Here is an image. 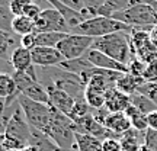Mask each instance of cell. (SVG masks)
<instances>
[{
    "mask_svg": "<svg viewBox=\"0 0 157 151\" xmlns=\"http://www.w3.org/2000/svg\"><path fill=\"white\" fill-rule=\"evenodd\" d=\"M138 151H153V150H150L147 145H144V144H143V145L140 147V150H138Z\"/></svg>",
    "mask_w": 157,
    "mask_h": 151,
    "instance_id": "8d00e7d4",
    "label": "cell"
},
{
    "mask_svg": "<svg viewBox=\"0 0 157 151\" xmlns=\"http://www.w3.org/2000/svg\"><path fill=\"white\" fill-rule=\"evenodd\" d=\"M93 38L77 34H67V36L57 45V50L63 54L66 61H73L86 55V52L92 48Z\"/></svg>",
    "mask_w": 157,
    "mask_h": 151,
    "instance_id": "52a82bcc",
    "label": "cell"
},
{
    "mask_svg": "<svg viewBox=\"0 0 157 151\" xmlns=\"http://www.w3.org/2000/svg\"><path fill=\"white\" fill-rule=\"evenodd\" d=\"M19 105L22 108L23 115L26 118L28 123L32 129H36L39 132H47L50 126L51 118H52V106L47 103H39V102L31 100L25 96H19Z\"/></svg>",
    "mask_w": 157,
    "mask_h": 151,
    "instance_id": "5b68a950",
    "label": "cell"
},
{
    "mask_svg": "<svg viewBox=\"0 0 157 151\" xmlns=\"http://www.w3.org/2000/svg\"><path fill=\"white\" fill-rule=\"evenodd\" d=\"M103 125L117 135H122L132 128V125L129 122L128 116L125 115V112H108L105 119H103Z\"/></svg>",
    "mask_w": 157,
    "mask_h": 151,
    "instance_id": "4fadbf2b",
    "label": "cell"
},
{
    "mask_svg": "<svg viewBox=\"0 0 157 151\" xmlns=\"http://www.w3.org/2000/svg\"><path fill=\"white\" fill-rule=\"evenodd\" d=\"M45 89L48 92L51 106L56 108L58 112L70 116V113H71V111H73V108H74V103H76V99L68 92L57 87L54 84H47Z\"/></svg>",
    "mask_w": 157,
    "mask_h": 151,
    "instance_id": "30bf717a",
    "label": "cell"
},
{
    "mask_svg": "<svg viewBox=\"0 0 157 151\" xmlns=\"http://www.w3.org/2000/svg\"><path fill=\"white\" fill-rule=\"evenodd\" d=\"M67 36L64 32H42L36 34V47H51L57 48V45Z\"/></svg>",
    "mask_w": 157,
    "mask_h": 151,
    "instance_id": "44dd1931",
    "label": "cell"
},
{
    "mask_svg": "<svg viewBox=\"0 0 157 151\" xmlns=\"http://www.w3.org/2000/svg\"><path fill=\"white\" fill-rule=\"evenodd\" d=\"M143 78L146 80L147 83H157V61H153L150 64H147V68Z\"/></svg>",
    "mask_w": 157,
    "mask_h": 151,
    "instance_id": "f1b7e54d",
    "label": "cell"
},
{
    "mask_svg": "<svg viewBox=\"0 0 157 151\" xmlns=\"http://www.w3.org/2000/svg\"><path fill=\"white\" fill-rule=\"evenodd\" d=\"M21 151H39V150L35 145H28V147H25V148H23V150H21Z\"/></svg>",
    "mask_w": 157,
    "mask_h": 151,
    "instance_id": "d590c367",
    "label": "cell"
},
{
    "mask_svg": "<svg viewBox=\"0 0 157 151\" xmlns=\"http://www.w3.org/2000/svg\"><path fill=\"white\" fill-rule=\"evenodd\" d=\"M10 67L15 70V73H25L34 61H32V52L23 47H19L10 57Z\"/></svg>",
    "mask_w": 157,
    "mask_h": 151,
    "instance_id": "9a60e30c",
    "label": "cell"
},
{
    "mask_svg": "<svg viewBox=\"0 0 157 151\" xmlns=\"http://www.w3.org/2000/svg\"><path fill=\"white\" fill-rule=\"evenodd\" d=\"M121 31H127L131 32L132 29L128 25L119 22L113 17H106V16H95L86 19L83 23H80L78 26L71 29L70 34H77V35H84V36H90V38H102L106 35L115 34V32H121Z\"/></svg>",
    "mask_w": 157,
    "mask_h": 151,
    "instance_id": "277c9868",
    "label": "cell"
},
{
    "mask_svg": "<svg viewBox=\"0 0 157 151\" xmlns=\"http://www.w3.org/2000/svg\"><path fill=\"white\" fill-rule=\"evenodd\" d=\"M105 97H106V92H101V90H95L86 87L84 90V100L87 102L92 109H103L105 108Z\"/></svg>",
    "mask_w": 157,
    "mask_h": 151,
    "instance_id": "603a6c76",
    "label": "cell"
},
{
    "mask_svg": "<svg viewBox=\"0 0 157 151\" xmlns=\"http://www.w3.org/2000/svg\"><path fill=\"white\" fill-rule=\"evenodd\" d=\"M63 5H66L67 7L73 9L76 12H80L84 15V0H60Z\"/></svg>",
    "mask_w": 157,
    "mask_h": 151,
    "instance_id": "d6a6232c",
    "label": "cell"
},
{
    "mask_svg": "<svg viewBox=\"0 0 157 151\" xmlns=\"http://www.w3.org/2000/svg\"><path fill=\"white\" fill-rule=\"evenodd\" d=\"M102 151H122L121 141L118 138H109L102 142Z\"/></svg>",
    "mask_w": 157,
    "mask_h": 151,
    "instance_id": "f546056e",
    "label": "cell"
},
{
    "mask_svg": "<svg viewBox=\"0 0 157 151\" xmlns=\"http://www.w3.org/2000/svg\"><path fill=\"white\" fill-rule=\"evenodd\" d=\"M129 100H131V105H134L138 111H141V112L146 113V115L157 111V106L154 105V102L151 99H148L147 96L138 93V92H135L134 95L129 96Z\"/></svg>",
    "mask_w": 157,
    "mask_h": 151,
    "instance_id": "7402d4cb",
    "label": "cell"
},
{
    "mask_svg": "<svg viewBox=\"0 0 157 151\" xmlns=\"http://www.w3.org/2000/svg\"><path fill=\"white\" fill-rule=\"evenodd\" d=\"M132 32V31H131ZM92 48L101 51L108 57H111L117 61L128 66L132 61V51H131V35L127 31L115 32L102 38L93 39Z\"/></svg>",
    "mask_w": 157,
    "mask_h": 151,
    "instance_id": "6da1fadb",
    "label": "cell"
},
{
    "mask_svg": "<svg viewBox=\"0 0 157 151\" xmlns=\"http://www.w3.org/2000/svg\"><path fill=\"white\" fill-rule=\"evenodd\" d=\"M21 47V39L16 34L0 29V58L3 61L10 62V57Z\"/></svg>",
    "mask_w": 157,
    "mask_h": 151,
    "instance_id": "5bb4252c",
    "label": "cell"
},
{
    "mask_svg": "<svg viewBox=\"0 0 157 151\" xmlns=\"http://www.w3.org/2000/svg\"><path fill=\"white\" fill-rule=\"evenodd\" d=\"M41 13H42L41 7H39L36 3L31 2V3L25 7V10H23V16H26V17H29L31 21L36 22V21L39 19V16H41Z\"/></svg>",
    "mask_w": 157,
    "mask_h": 151,
    "instance_id": "83f0119b",
    "label": "cell"
},
{
    "mask_svg": "<svg viewBox=\"0 0 157 151\" xmlns=\"http://www.w3.org/2000/svg\"><path fill=\"white\" fill-rule=\"evenodd\" d=\"M134 2L135 3H140V5H150V6L157 3V0H134Z\"/></svg>",
    "mask_w": 157,
    "mask_h": 151,
    "instance_id": "e575fe53",
    "label": "cell"
},
{
    "mask_svg": "<svg viewBox=\"0 0 157 151\" xmlns=\"http://www.w3.org/2000/svg\"><path fill=\"white\" fill-rule=\"evenodd\" d=\"M135 5L134 0H106L103 5L98 9L96 12V16H106V17H112L115 13L121 10H125L127 7Z\"/></svg>",
    "mask_w": 157,
    "mask_h": 151,
    "instance_id": "2e32d148",
    "label": "cell"
},
{
    "mask_svg": "<svg viewBox=\"0 0 157 151\" xmlns=\"http://www.w3.org/2000/svg\"><path fill=\"white\" fill-rule=\"evenodd\" d=\"M106 0H84V16L86 19L96 16V12Z\"/></svg>",
    "mask_w": 157,
    "mask_h": 151,
    "instance_id": "d4e9b609",
    "label": "cell"
},
{
    "mask_svg": "<svg viewBox=\"0 0 157 151\" xmlns=\"http://www.w3.org/2000/svg\"><path fill=\"white\" fill-rule=\"evenodd\" d=\"M42 32H64L70 34L71 28L68 26L66 17L60 12L51 7L42 10L39 19L35 22V34H42Z\"/></svg>",
    "mask_w": 157,
    "mask_h": 151,
    "instance_id": "ba28073f",
    "label": "cell"
},
{
    "mask_svg": "<svg viewBox=\"0 0 157 151\" xmlns=\"http://www.w3.org/2000/svg\"><path fill=\"white\" fill-rule=\"evenodd\" d=\"M32 0H10V12L12 15L16 16H23L25 7L31 3Z\"/></svg>",
    "mask_w": 157,
    "mask_h": 151,
    "instance_id": "4316f807",
    "label": "cell"
},
{
    "mask_svg": "<svg viewBox=\"0 0 157 151\" xmlns=\"http://www.w3.org/2000/svg\"><path fill=\"white\" fill-rule=\"evenodd\" d=\"M131 105L129 96L122 93L121 90L117 87H112L106 92V97H105V109L108 112H125L127 108Z\"/></svg>",
    "mask_w": 157,
    "mask_h": 151,
    "instance_id": "7c38bea8",
    "label": "cell"
},
{
    "mask_svg": "<svg viewBox=\"0 0 157 151\" xmlns=\"http://www.w3.org/2000/svg\"><path fill=\"white\" fill-rule=\"evenodd\" d=\"M21 47L26 48V50L32 51L36 47V34H29V35H25L21 38Z\"/></svg>",
    "mask_w": 157,
    "mask_h": 151,
    "instance_id": "1f68e13d",
    "label": "cell"
},
{
    "mask_svg": "<svg viewBox=\"0 0 157 151\" xmlns=\"http://www.w3.org/2000/svg\"><path fill=\"white\" fill-rule=\"evenodd\" d=\"M113 19L128 25L131 29L140 31H153L157 26V12L154 6L150 5H135L127 7L113 15Z\"/></svg>",
    "mask_w": 157,
    "mask_h": 151,
    "instance_id": "3957f363",
    "label": "cell"
},
{
    "mask_svg": "<svg viewBox=\"0 0 157 151\" xmlns=\"http://www.w3.org/2000/svg\"><path fill=\"white\" fill-rule=\"evenodd\" d=\"M102 142L96 137L76 132V151H102Z\"/></svg>",
    "mask_w": 157,
    "mask_h": 151,
    "instance_id": "ac0fdd59",
    "label": "cell"
},
{
    "mask_svg": "<svg viewBox=\"0 0 157 151\" xmlns=\"http://www.w3.org/2000/svg\"><path fill=\"white\" fill-rule=\"evenodd\" d=\"M144 83H147V81L143 77H134L131 74H124L122 77L117 81L115 87L118 90H121L122 93H125V95L131 96L134 95L135 92L140 89V86H143Z\"/></svg>",
    "mask_w": 157,
    "mask_h": 151,
    "instance_id": "e0dca14e",
    "label": "cell"
},
{
    "mask_svg": "<svg viewBox=\"0 0 157 151\" xmlns=\"http://www.w3.org/2000/svg\"><path fill=\"white\" fill-rule=\"evenodd\" d=\"M12 32L17 36H25V35L34 34L35 32V22L31 21L26 16H16L12 22Z\"/></svg>",
    "mask_w": 157,
    "mask_h": 151,
    "instance_id": "ffe728a7",
    "label": "cell"
},
{
    "mask_svg": "<svg viewBox=\"0 0 157 151\" xmlns=\"http://www.w3.org/2000/svg\"><path fill=\"white\" fill-rule=\"evenodd\" d=\"M147 121H148V128L157 131V111L148 113L147 115Z\"/></svg>",
    "mask_w": 157,
    "mask_h": 151,
    "instance_id": "836d02e7",
    "label": "cell"
},
{
    "mask_svg": "<svg viewBox=\"0 0 157 151\" xmlns=\"http://www.w3.org/2000/svg\"><path fill=\"white\" fill-rule=\"evenodd\" d=\"M144 145H147L150 150H153V151H157V131L150 129V128L147 129Z\"/></svg>",
    "mask_w": 157,
    "mask_h": 151,
    "instance_id": "4dcf8cb0",
    "label": "cell"
},
{
    "mask_svg": "<svg viewBox=\"0 0 157 151\" xmlns=\"http://www.w3.org/2000/svg\"><path fill=\"white\" fill-rule=\"evenodd\" d=\"M31 52H32L34 66H38L39 68L60 67V64L66 61L61 52L57 48H51V47H35Z\"/></svg>",
    "mask_w": 157,
    "mask_h": 151,
    "instance_id": "9c48e42d",
    "label": "cell"
},
{
    "mask_svg": "<svg viewBox=\"0 0 157 151\" xmlns=\"http://www.w3.org/2000/svg\"><path fill=\"white\" fill-rule=\"evenodd\" d=\"M3 134L6 137H10V138H15V140L21 141L22 144L28 147L31 144V140H32V128L28 123L26 118L23 115V111L19 102L15 106V111L12 112L9 121L6 123V126L3 128Z\"/></svg>",
    "mask_w": 157,
    "mask_h": 151,
    "instance_id": "8992f818",
    "label": "cell"
},
{
    "mask_svg": "<svg viewBox=\"0 0 157 151\" xmlns=\"http://www.w3.org/2000/svg\"><path fill=\"white\" fill-rule=\"evenodd\" d=\"M45 135H48L64 151H76V131L74 122L64 113L52 108V118Z\"/></svg>",
    "mask_w": 157,
    "mask_h": 151,
    "instance_id": "7a4b0ae2",
    "label": "cell"
},
{
    "mask_svg": "<svg viewBox=\"0 0 157 151\" xmlns=\"http://www.w3.org/2000/svg\"><path fill=\"white\" fill-rule=\"evenodd\" d=\"M15 16L10 12V0H0V29L12 32V22Z\"/></svg>",
    "mask_w": 157,
    "mask_h": 151,
    "instance_id": "cb8c5ba5",
    "label": "cell"
},
{
    "mask_svg": "<svg viewBox=\"0 0 157 151\" xmlns=\"http://www.w3.org/2000/svg\"><path fill=\"white\" fill-rule=\"evenodd\" d=\"M137 92L147 96L148 99H151L154 102V105L157 106V83H144L143 86H140V89Z\"/></svg>",
    "mask_w": 157,
    "mask_h": 151,
    "instance_id": "484cf974",
    "label": "cell"
},
{
    "mask_svg": "<svg viewBox=\"0 0 157 151\" xmlns=\"http://www.w3.org/2000/svg\"><path fill=\"white\" fill-rule=\"evenodd\" d=\"M12 151H15V150H12Z\"/></svg>",
    "mask_w": 157,
    "mask_h": 151,
    "instance_id": "74e56055",
    "label": "cell"
},
{
    "mask_svg": "<svg viewBox=\"0 0 157 151\" xmlns=\"http://www.w3.org/2000/svg\"><path fill=\"white\" fill-rule=\"evenodd\" d=\"M125 115L128 116L129 122L132 125V128L141 132H146L148 129V121H147V115L143 113L141 111H138L134 105H129L125 111Z\"/></svg>",
    "mask_w": 157,
    "mask_h": 151,
    "instance_id": "d6986e66",
    "label": "cell"
},
{
    "mask_svg": "<svg viewBox=\"0 0 157 151\" xmlns=\"http://www.w3.org/2000/svg\"><path fill=\"white\" fill-rule=\"evenodd\" d=\"M86 58L90 61V64L93 67L102 68V70H109V71H117V73L121 74H128V66H125L122 62L113 60L111 57H108L106 54H103L101 51H96L93 48H90L87 52H86Z\"/></svg>",
    "mask_w": 157,
    "mask_h": 151,
    "instance_id": "8fae6325",
    "label": "cell"
}]
</instances>
